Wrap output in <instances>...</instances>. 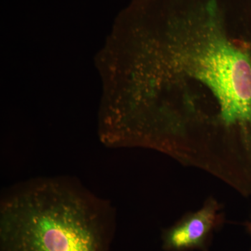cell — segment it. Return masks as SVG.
Returning a JSON list of instances; mask_svg holds the SVG:
<instances>
[{
    "instance_id": "obj_1",
    "label": "cell",
    "mask_w": 251,
    "mask_h": 251,
    "mask_svg": "<svg viewBox=\"0 0 251 251\" xmlns=\"http://www.w3.org/2000/svg\"><path fill=\"white\" fill-rule=\"evenodd\" d=\"M153 37L155 65L198 81L219 105L215 163L251 150V22L224 11L198 9L175 16ZM200 90V91H201Z\"/></svg>"
},
{
    "instance_id": "obj_2",
    "label": "cell",
    "mask_w": 251,
    "mask_h": 251,
    "mask_svg": "<svg viewBox=\"0 0 251 251\" xmlns=\"http://www.w3.org/2000/svg\"><path fill=\"white\" fill-rule=\"evenodd\" d=\"M111 203L67 176L31 179L0 201V251H110Z\"/></svg>"
},
{
    "instance_id": "obj_3",
    "label": "cell",
    "mask_w": 251,
    "mask_h": 251,
    "mask_svg": "<svg viewBox=\"0 0 251 251\" xmlns=\"http://www.w3.org/2000/svg\"><path fill=\"white\" fill-rule=\"evenodd\" d=\"M224 221L221 203L209 197L201 209L186 213L173 226L163 229L162 248L165 251H208L214 233Z\"/></svg>"
},
{
    "instance_id": "obj_4",
    "label": "cell",
    "mask_w": 251,
    "mask_h": 251,
    "mask_svg": "<svg viewBox=\"0 0 251 251\" xmlns=\"http://www.w3.org/2000/svg\"><path fill=\"white\" fill-rule=\"evenodd\" d=\"M246 227H247V232H249V234H251V220L246 225Z\"/></svg>"
}]
</instances>
